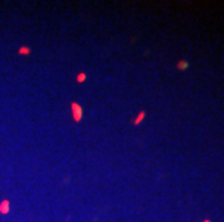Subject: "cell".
<instances>
[{"mask_svg":"<svg viewBox=\"0 0 224 222\" xmlns=\"http://www.w3.org/2000/svg\"><path fill=\"white\" fill-rule=\"evenodd\" d=\"M86 78H87L86 74H78V75H77V81H78V82H84Z\"/></svg>","mask_w":224,"mask_h":222,"instance_id":"5","label":"cell"},{"mask_svg":"<svg viewBox=\"0 0 224 222\" xmlns=\"http://www.w3.org/2000/svg\"><path fill=\"white\" fill-rule=\"evenodd\" d=\"M143 117H145V111H142V113L139 114L138 117H136V120H135L133 123H135V124H136V125H138V124H140V123H142V120H143Z\"/></svg>","mask_w":224,"mask_h":222,"instance_id":"4","label":"cell"},{"mask_svg":"<svg viewBox=\"0 0 224 222\" xmlns=\"http://www.w3.org/2000/svg\"><path fill=\"white\" fill-rule=\"evenodd\" d=\"M10 211V202L9 201H3L0 203V214H7Z\"/></svg>","mask_w":224,"mask_h":222,"instance_id":"2","label":"cell"},{"mask_svg":"<svg viewBox=\"0 0 224 222\" xmlns=\"http://www.w3.org/2000/svg\"><path fill=\"white\" fill-rule=\"evenodd\" d=\"M205 222H207V221H205Z\"/></svg>","mask_w":224,"mask_h":222,"instance_id":"7","label":"cell"},{"mask_svg":"<svg viewBox=\"0 0 224 222\" xmlns=\"http://www.w3.org/2000/svg\"><path fill=\"white\" fill-rule=\"evenodd\" d=\"M187 66H188V64H187L185 61H181V62L178 64V68H179V69H185Z\"/></svg>","mask_w":224,"mask_h":222,"instance_id":"6","label":"cell"},{"mask_svg":"<svg viewBox=\"0 0 224 222\" xmlns=\"http://www.w3.org/2000/svg\"><path fill=\"white\" fill-rule=\"evenodd\" d=\"M19 53L20 55H29L31 53V48H28V46H22L19 49Z\"/></svg>","mask_w":224,"mask_h":222,"instance_id":"3","label":"cell"},{"mask_svg":"<svg viewBox=\"0 0 224 222\" xmlns=\"http://www.w3.org/2000/svg\"><path fill=\"white\" fill-rule=\"evenodd\" d=\"M71 108H73L74 120H75V121H81V118H83V110H81L80 104H77V103H73V104H71Z\"/></svg>","mask_w":224,"mask_h":222,"instance_id":"1","label":"cell"}]
</instances>
